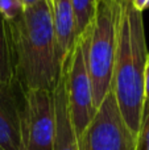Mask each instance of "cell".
Returning <instances> with one entry per match:
<instances>
[{
    "mask_svg": "<svg viewBox=\"0 0 149 150\" xmlns=\"http://www.w3.org/2000/svg\"><path fill=\"white\" fill-rule=\"evenodd\" d=\"M131 3L139 12H143L149 8V0H131Z\"/></svg>",
    "mask_w": 149,
    "mask_h": 150,
    "instance_id": "9a60e30c",
    "label": "cell"
},
{
    "mask_svg": "<svg viewBox=\"0 0 149 150\" xmlns=\"http://www.w3.org/2000/svg\"><path fill=\"white\" fill-rule=\"evenodd\" d=\"M48 1H49V4H50V1H52V0H48Z\"/></svg>",
    "mask_w": 149,
    "mask_h": 150,
    "instance_id": "ac0fdd59",
    "label": "cell"
},
{
    "mask_svg": "<svg viewBox=\"0 0 149 150\" xmlns=\"http://www.w3.org/2000/svg\"><path fill=\"white\" fill-rule=\"evenodd\" d=\"M99 0H71L75 18L77 40L91 26Z\"/></svg>",
    "mask_w": 149,
    "mask_h": 150,
    "instance_id": "8fae6325",
    "label": "cell"
},
{
    "mask_svg": "<svg viewBox=\"0 0 149 150\" xmlns=\"http://www.w3.org/2000/svg\"><path fill=\"white\" fill-rule=\"evenodd\" d=\"M148 49L143 12L131 0L121 3L120 29L115 65L111 80V92L115 96L123 120L137 137L144 108V73Z\"/></svg>",
    "mask_w": 149,
    "mask_h": 150,
    "instance_id": "7a4b0ae2",
    "label": "cell"
},
{
    "mask_svg": "<svg viewBox=\"0 0 149 150\" xmlns=\"http://www.w3.org/2000/svg\"><path fill=\"white\" fill-rule=\"evenodd\" d=\"M144 108H149V53L147 57V65H145L144 73Z\"/></svg>",
    "mask_w": 149,
    "mask_h": 150,
    "instance_id": "5bb4252c",
    "label": "cell"
},
{
    "mask_svg": "<svg viewBox=\"0 0 149 150\" xmlns=\"http://www.w3.org/2000/svg\"><path fill=\"white\" fill-rule=\"evenodd\" d=\"M9 24L16 82L21 91H53L61 70L57 55L52 9L48 0L25 7Z\"/></svg>",
    "mask_w": 149,
    "mask_h": 150,
    "instance_id": "6da1fadb",
    "label": "cell"
},
{
    "mask_svg": "<svg viewBox=\"0 0 149 150\" xmlns=\"http://www.w3.org/2000/svg\"><path fill=\"white\" fill-rule=\"evenodd\" d=\"M121 3L118 0H99L87 44V66L91 79L95 108L111 91L120 29Z\"/></svg>",
    "mask_w": 149,
    "mask_h": 150,
    "instance_id": "3957f363",
    "label": "cell"
},
{
    "mask_svg": "<svg viewBox=\"0 0 149 150\" xmlns=\"http://www.w3.org/2000/svg\"><path fill=\"white\" fill-rule=\"evenodd\" d=\"M25 9L24 0H0V15L7 23H12Z\"/></svg>",
    "mask_w": 149,
    "mask_h": 150,
    "instance_id": "7c38bea8",
    "label": "cell"
},
{
    "mask_svg": "<svg viewBox=\"0 0 149 150\" xmlns=\"http://www.w3.org/2000/svg\"><path fill=\"white\" fill-rule=\"evenodd\" d=\"M23 91L17 82L0 87V150H23Z\"/></svg>",
    "mask_w": 149,
    "mask_h": 150,
    "instance_id": "52a82bcc",
    "label": "cell"
},
{
    "mask_svg": "<svg viewBox=\"0 0 149 150\" xmlns=\"http://www.w3.org/2000/svg\"><path fill=\"white\" fill-rule=\"evenodd\" d=\"M90 28L77 40L73 52L67 62L65 63L69 112L77 137L84 132L96 112L87 66V44Z\"/></svg>",
    "mask_w": 149,
    "mask_h": 150,
    "instance_id": "277c9868",
    "label": "cell"
},
{
    "mask_svg": "<svg viewBox=\"0 0 149 150\" xmlns=\"http://www.w3.org/2000/svg\"><path fill=\"white\" fill-rule=\"evenodd\" d=\"M135 150H149V108L143 109L141 124L136 137Z\"/></svg>",
    "mask_w": 149,
    "mask_h": 150,
    "instance_id": "4fadbf2b",
    "label": "cell"
},
{
    "mask_svg": "<svg viewBox=\"0 0 149 150\" xmlns=\"http://www.w3.org/2000/svg\"><path fill=\"white\" fill-rule=\"evenodd\" d=\"M54 136L53 91H23L21 140L23 150H52Z\"/></svg>",
    "mask_w": 149,
    "mask_h": 150,
    "instance_id": "8992f818",
    "label": "cell"
},
{
    "mask_svg": "<svg viewBox=\"0 0 149 150\" xmlns=\"http://www.w3.org/2000/svg\"><path fill=\"white\" fill-rule=\"evenodd\" d=\"M54 101V136L52 150H79L78 137L70 119L66 92L65 66L61 70L58 82L53 90Z\"/></svg>",
    "mask_w": 149,
    "mask_h": 150,
    "instance_id": "ba28073f",
    "label": "cell"
},
{
    "mask_svg": "<svg viewBox=\"0 0 149 150\" xmlns=\"http://www.w3.org/2000/svg\"><path fill=\"white\" fill-rule=\"evenodd\" d=\"M79 150H135L136 138L123 120L114 93L108 92L78 137Z\"/></svg>",
    "mask_w": 149,
    "mask_h": 150,
    "instance_id": "5b68a950",
    "label": "cell"
},
{
    "mask_svg": "<svg viewBox=\"0 0 149 150\" xmlns=\"http://www.w3.org/2000/svg\"><path fill=\"white\" fill-rule=\"evenodd\" d=\"M13 82H16V69L9 24L0 15V87Z\"/></svg>",
    "mask_w": 149,
    "mask_h": 150,
    "instance_id": "30bf717a",
    "label": "cell"
},
{
    "mask_svg": "<svg viewBox=\"0 0 149 150\" xmlns=\"http://www.w3.org/2000/svg\"><path fill=\"white\" fill-rule=\"evenodd\" d=\"M118 1L119 3H123V1H126V0H118Z\"/></svg>",
    "mask_w": 149,
    "mask_h": 150,
    "instance_id": "e0dca14e",
    "label": "cell"
},
{
    "mask_svg": "<svg viewBox=\"0 0 149 150\" xmlns=\"http://www.w3.org/2000/svg\"><path fill=\"white\" fill-rule=\"evenodd\" d=\"M50 9L57 42L58 62L61 67H63L77 42L73 4L71 0H52Z\"/></svg>",
    "mask_w": 149,
    "mask_h": 150,
    "instance_id": "9c48e42d",
    "label": "cell"
},
{
    "mask_svg": "<svg viewBox=\"0 0 149 150\" xmlns=\"http://www.w3.org/2000/svg\"><path fill=\"white\" fill-rule=\"evenodd\" d=\"M38 1L40 0H24V4H25V7H29V5H33Z\"/></svg>",
    "mask_w": 149,
    "mask_h": 150,
    "instance_id": "2e32d148",
    "label": "cell"
}]
</instances>
